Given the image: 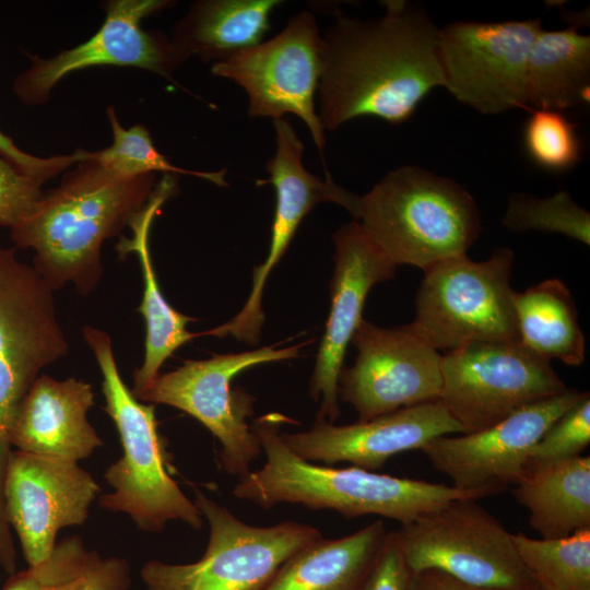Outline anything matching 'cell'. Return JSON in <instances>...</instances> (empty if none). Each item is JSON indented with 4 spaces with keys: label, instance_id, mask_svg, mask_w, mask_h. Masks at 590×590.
Here are the masks:
<instances>
[{
    "label": "cell",
    "instance_id": "cell-1",
    "mask_svg": "<svg viewBox=\"0 0 590 590\" xmlns=\"http://www.w3.org/2000/svg\"><path fill=\"white\" fill-rule=\"evenodd\" d=\"M385 8L369 20L339 14L322 36L317 113L324 130L362 116L402 123L444 86L439 27L418 4Z\"/></svg>",
    "mask_w": 590,
    "mask_h": 590
},
{
    "label": "cell",
    "instance_id": "cell-2",
    "mask_svg": "<svg viewBox=\"0 0 590 590\" xmlns=\"http://www.w3.org/2000/svg\"><path fill=\"white\" fill-rule=\"evenodd\" d=\"M156 175L119 177L90 156L44 192L11 229L17 248L34 251L33 267L52 290L67 284L86 296L103 276L102 246L150 200Z\"/></svg>",
    "mask_w": 590,
    "mask_h": 590
},
{
    "label": "cell",
    "instance_id": "cell-3",
    "mask_svg": "<svg viewBox=\"0 0 590 590\" xmlns=\"http://www.w3.org/2000/svg\"><path fill=\"white\" fill-rule=\"evenodd\" d=\"M285 422L293 421L275 412L253 420L250 427L266 455V463L239 477L233 489L236 498L264 509L286 503L311 510H334L347 519L376 515L401 524L450 500L474 499L445 484L391 476L354 465L332 468L306 461L283 441L281 426Z\"/></svg>",
    "mask_w": 590,
    "mask_h": 590
},
{
    "label": "cell",
    "instance_id": "cell-4",
    "mask_svg": "<svg viewBox=\"0 0 590 590\" xmlns=\"http://www.w3.org/2000/svg\"><path fill=\"white\" fill-rule=\"evenodd\" d=\"M350 213L397 267L423 271L467 255L482 231L464 187L414 165L388 172L366 194H356Z\"/></svg>",
    "mask_w": 590,
    "mask_h": 590
},
{
    "label": "cell",
    "instance_id": "cell-5",
    "mask_svg": "<svg viewBox=\"0 0 590 590\" xmlns=\"http://www.w3.org/2000/svg\"><path fill=\"white\" fill-rule=\"evenodd\" d=\"M82 333L102 373L104 410L122 446V456L105 472L113 491L99 497V506L127 514L144 532H161L173 520L202 528L201 511L168 472L169 455L157 430L155 405L140 401L122 380L107 332L85 326Z\"/></svg>",
    "mask_w": 590,
    "mask_h": 590
},
{
    "label": "cell",
    "instance_id": "cell-6",
    "mask_svg": "<svg viewBox=\"0 0 590 590\" xmlns=\"http://www.w3.org/2000/svg\"><path fill=\"white\" fill-rule=\"evenodd\" d=\"M514 259L505 247L483 261L464 255L423 271L415 317L406 329L445 353L474 342L519 343L510 286Z\"/></svg>",
    "mask_w": 590,
    "mask_h": 590
},
{
    "label": "cell",
    "instance_id": "cell-7",
    "mask_svg": "<svg viewBox=\"0 0 590 590\" xmlns=\"http://www.w3.org/2000/svg\"><path fill=\"white\" fill-rule=\"evenodd\" d=\"M52 294L33 266L0 246V536L10 530L3 487L16 412L40 371L69 350Z\"/></svg>",
    "mask_w": 590,
    "mask_h": 590
},
{
    "label": "cell",
    "instance_id": "cell-8",
    "mask_svg": "<svg viewBox=\"0 0 590 590\" xmlns=\"http://www.w3.org/2000/svg\"><path fill=\"white\" fill-rule=\"evenodd\" d=\"M193 503L210 527L203 556L190 564L146 562L140 578L148 590H261L290 557L323 538L296 521L248 524L198 488Z\"/></svg>",
    "mask_w": 590,
    "mask_h": 590
},
{
    "label": "cell",
    "instance_id": "cell-9",
    "mask_svg": "<svg viewBox=\"0 0 590 590\" xmlns=\"http://www.w3.org/2000/svg\"><path fill=\"white\" fill-rule=\"evenodd\" d=\"M394 532L412 574L436 569L479 588L536 590L511 533L475 499L450 500Z\"/></svg>",
    "mask_w": 590,
    "mask_h": 590
},
{
    "label": "cell",
    "instance_id": "cell-10",
    "mask_svg": "<svg viewBox=\"0 0 590 590\" xmlns=\"http://www.w3.org/2000/svg\"><path fill=\"white\" fill-rule=\"evenodd\" d=\"M302 345L263 346L208 359H186L175 370L160 374L137 398L176 408L199 421L221 445L223 471L241 477L262 449L247 423L253 414L255 399L241 388L232 389L231 382L250 367L296 357Z\"/></svg>",
    "mask_w": 590,
    "mask_h": 590
},
{
    "label": "cell",
    "instance_id": "cell-11",
    "mask_svg": "<svg viewBox=\"0 0 590 590\" xmlns=\"http://www.w3.org/2000/svg\"><path fill=\"white\" fill-rule=\"evenodd\" d=\"M567 389L551 362L520 343L474 342L441 355L438 400L463 434Z\"/></svg>",
    "mask_w": 590,
    "mask_h": 590
},
{
    "label": "cell",
    "instance_id": "cell-12",
    "mask_svg": "<svg viewBox=\"0 0 590 590\" xmlns=\"http://www.w3.org/2000/svg\"><path fill=\"white\" fill-rule=\"evenodd\" d=\"M322 36L315 15L299 11L269 40L214 62L212 73L232 80L248 96L252 118L282 119L293 114L305 122L326 168V134L315 95L322 69Z\"/></svg>",
    "mask_w": 590,
    "mask_h": 590
},
{
    "label": "cell",
    "instance_id": "cell-13",
    "mask_svg": "<svg viewBox=\"0 0 590 590\" xmlns=\"http://www.w3.org/2000/svg\"><path fill=\"white\" fill-rule=\"evenodd\" d=\"M541 19L457 21L439 28L444 86L484 115L529 109L528 61Z\"/></svg>",
    "mask_w": 590,
    "mask_h": 590
},
{
    "label": "cell",
    "instance_id": "cell-14",
    "mask_svg": "<svg viewBox=\"0 0 590 590\" xmlns=\"http://www.w3.org/2000/svg\"><path fill=\"white\" fill-rule=\"evenodd\" d=\"M588 393L567 389L528 404L482 430L437 437L421 451L452 481L453 487L474 499L498 494L521 480L532 447Z\"/></svg>",
    "mask_w": 590,
    "mask_h": 590
},
{
    "label": "cell",
    "instance_id": "cell-15",
    "mask_svg": "<svg viewBox=\"0 0 590 590\" xmlns=\"http://www.w3.org/2000/svg\"><path fill=\"white\" fill-rule=\"evenodd\" d=\"M170 4L167 0L108 1L102 26L84 43L50 58L27 54L31 64L14 80V94L26 105H40L64 76L103 66L139 68L175 82V71L188 59L170 38L141 26L142 20Z\"/></svg>",
    "mask_w": 590,
    "mask_h": 590
},
{
    "label": "cell",
    "instance_id": "cell-16",
    "mask_svg": "<svg viewBox=\"0 0 590 590\" xmlns=\"http://www.w3.org/2000/svg\"><path fill=\"white\" fill-rule=\"evenodd\" d=\"M351 343L357 355L341 369L338 396L358 421L438 400L441 354L405 326L381 328L363 319Z\"/></svg>",
    "mask_w": 590,
    "mask_h": 590
},
{
    "label": "cell",
    "instance_id": "cell-17",
    "mask_svg": "<svg viewBox=\"0 0 590 590\" xmlns=\"http://www.w3.org/2000/svg\"><path fill=\"white\" fill-rule=\"evenodd\" d=\"M99 493L92 474L75 462L12 451L3 487L5 512L30 567L49 558L59 530L86 521Z\"/></svg>",
    "mask_w": 590,
    "mask_h": 590
},
{
    "label": "cell",
    "instance_id": "cell-18",
    "mask_svg": "<svg viewBox=\"0 0 590 590\" xmlns=\"http://www.w3.org/2000/svg\"><path fill=\"white\" fill-rule=\"evenodd\" d=\"M332 239L335 252L330 281L331 306L309 393L314 401L320 402L317 417L334 424L340 416L338 380L346 349L363 320L365 300L373 286L394 276L397 266L355 220L342 225Z\"/></svg>",
    "mask_w": 590,
    "mask_h": 590
},
{
    "label": "cell",
    "instance_id": "cell-19",
    "mask_svg": "<svg viewBox=\"0 0 590 590\" xmlns=\"http://www.w3.org/2000/svg\"><path fill=\"white\" fill-rule=\"evenodd\" d=\"M463 434L462 427L439 401L403 408L368 421L334 425L317 417L303 432L281 433L285 445L299 458L323 465L350 462L376 471L406 450L422 449L433 439Z\"/></svg>",
    "mask_w": 590,
    "mask_h": 590
},
{
    "label": "cell",
    "instance_id": "cell-20",
    "mask_svg": "<svg viewBox=\"0 0 590 590\" xmlns=\"http://www.w3.org/2000/svg\"><path fill=\"white\" fill-rule=\"evenodd\" d=\"M93 404L94 391L88 382L75 377L58 380L40 375L16 412L12 447L78 463L103 446L86 416Z\"/></svg>",
    "mask_w": 590,
    "mask_h": 590
},
{
    "label": "cell",
    "instance_id": "cell-21",
    "mask_svg": "<svg viewBox=\"0 0 590 590\" xmlns=\"http://www.w3.org/2000/svg\"><path fill=\"white\" fill-rule=\"evenodd\" d=\"M175 189V176L163 175L148 203L129 223L132 237H122L116 246L120 258L130 253L137 255L143 279L142 300L137 310L145 322V343L143 363L133 373L131 390L135 397L155 380L163 364L176 350L201 337V333L187 331L186 326L194 319L180 314L165 299L150 251L149 237L152 223Z\"/></svg>",
    "mask_w": 590,
    "mask_h": 590
},
{
    "label": "cell",
    "instance_id": "cell-22",
    "mask_svg": "<svg viewBox=\"0 0 590 590\" xmlns=\"http://www.w3.org/2000/svg\"><path fill=\"white\" fill-rule=\"evenodd\" d=\"M381 520L319 539L290 557L261 590H361L387 536Z\"/></svg>",
    "mask_w": 590,
    "mask_h": 590
},
{
    "label": "cell",
    "instance_id": "cell-23",
    "mask_svg": "<svg viewBox=\"0 0 590 590\" xmlns=\"http://www.w3.org/2000/svg\"><path fill=\"white\" fill-rule=\"evenodd\" d=\"M279 0H200L175 25L170 38L189 59L224 61L262 42Z\"/></svg>",
    "mask_w": 590,
    "mask_h": 590
},
{
    "label": "cell",
    "instance_id": "cell-24",
    "mask_svg": "<svg viewBox=\"0 0 590 590\" xmlns=\"http://www.w3.org/2000/svg\"><path fill=\"white\" fill-rule=\"evenodd\" d=\"M517 502L543 539L590 529V457L577 456L531 469L514 486Z\"/></svg>",
    "mask_w": 590,
    "mask_h": 590
},
{
    "label": "cell",
    "instance_id": "cell-25",
    "mask_svg": "<svg viewBox=\"0 0 590 590\" xmlns=\"http://www.w3.org/2000/svg\"><path fill=\"white\" fill-rule=\"evenodd\" d=\"M576 24L557 31L541 30L528 61L529 106L563 111L590 101V36Z\"/></svg>",
    "mask_w": 590,
    "mask_h": 590
},
{
    "label": "cell",
    "instance_id": "cell-26",
    "mask_svg": "<svg viewBox=\"0 0 590 590\" xmlns=\"http://www.w3.org/2000/svg\"><path fill=\"white\" fill-rule=\"evenodd\" d=\"M519 343L548 362L568 366L585 361L586 341L570 291L559 279H548L515 292Z\"/></svg>",
    "mask_w": 590,
    "mask_h": 590
},
{
    "label": "cell",
    "instance_id": "cell-27",
    "mask_svg": "<svg viewBox=\"0 0 590 590\" xmlns=\"http://www.w3.org/2000/svg\"><path fill=\"white\" fill-rule=\"evenodd\" d=\"M518 556L543 590H590V529L556 539L511 533Z\"/></svg>",
    "mask_w": 590,
    "mask_h": 590
},
{
    "label": "cell",
    "instance_id": "cell-28",
    "mask_svg": "<svg viewBox=\"0 0 590 590\" xmlns=\"http://www.w3.org/2000/svg\"><path fill=\"white\" fill-rule=\"evenodd\" d=\"M37 568L40 590H128L131 586L126 559L103 557L79 536L58 541L49 558Z\"/></svg>",
    "mask_w": 590,
    "mask_h": 590
},
{
    "label": "cell",
    "instance_id": "cell-29",
    "mask_svg": "<svg viewBox=\"0 0 590 590\" xmlns=\"http://www.w3.org/2000/svg\"><path fill=\"white\" fill-rule=\"evenodd\" d=\"M107 117L113 131V143L106 149L90 152L91 158L106 170L123 178L156 173L173 176L191 175L220 187L227 186L226 169L205 172L178 167L155 148L144 126L123 128L113 106L107 108Z\"/></svg>",
    "mask_w": 590,
    "mask_h": 590
},
{
    "label": "cell",
    "instance_id": "cell-30",
    "mask_svg": "<svg viewBox=\"0 0 590 590\" xmlns=\"http://www.w3.org/2000/svg\"><path fill=\"white\" fill-rule=\"evenodd\" d=\"M502 224L515 233L529 229L557 233L590 245V213L566 190L545 198L524 192L511 194Z\"/></svg>",
    "mask_w": 590,
    "mask_h": 590
},
{
    "label": "cell",
    "instance_id": "cell-31",
    "mask_svg": "<svg viewBox=\"0 0 590 590\" xmlns=\"http://www.w3.org/2000/svg\"><path fill=\"white\" fill-rule=\"evenodd\" d=\"M523 143L530 158L551 172L569 170L581 157L577 126L556 110H531L524 125Z\"/></svg>",
    "mask_w": 590,
    "mask_h": 590
},
{
    "label": "cell",
    "instance_id": "cell-32",
    "mask_svg": "<svg viewBox=\"0 0 590 590\" xmlns=\"http://www.w3.org/2000/svg\"><path fill=\"white\" fill-rule=\"evenodd\" d=\"M590 444L589 393L563 414L530 450L526 472L579 456Z\"/></svg>",
    "mask_w": 590,
    "mask_h": 590
},
{
    "label": "cell",
    "instance_id": "cell-33",
    "mask_svg": "<svg viewBox=\"0 0 590 590\" xmlns=\"http://www.w3.org/2000/svg\"><path fill=\"white\" fill-rule=\"evenodd\" d=\"M42 185L0 156V226L21 221L42 198Z\"/></svg>",
    "mask_w": 590,
    "mask_h": 590
},
{
    "label": "cell",
    "instance_id": "cell-34",
    "mask_svg": "<svg viewBox=\"0 0 590 590\" xmlns=\"http://www.w3.org/2000/svg\"><path fill=\"white\" fill-rule=\"evenodd\" d=\"M0 156L9 161L22 173L45 182L63 170H68L87 157L85 150L71 154H60L49 157H38L24 152L0 130Z\"/></svg>",
    "mask_w": 590,
    "mask_h": 590
},
{
    "label": "cell",
    "instance_id": "cell-35",
    "mask_svg": "<svg viewBox=\"0 0 590 590\" xmlns=\"http://www.w3.org/2000/svg\"><path fill=\"white\" fill-rule=\"evenodd\" d=\"M410 576L396 532H388L361 590H409Z\"/></svg>",
    "mask_w": 590,
    "mask_h": 590
},
{
    "label": "cell",
    "instance_id": "cell-36",
    "mask_svg": "<svg viewBox=\"0 0 590 590\" xmlns=\"http://www.w3.org/2000/svg\"><path fill=\"white\" fill-rule=\"evenodd\" d=\"M409 590H494L464 583L450 575L436 569L411 573Z\"/></svg>",
    "mask_w": 590,
    "mask_h": 590
},
{
    "label": "cell",
    "instance_id": "cell-37",
    "mask_svg": "<svg viewBox=\"0 0 590 590\" xmlns=\"http://www.w3.org/2000/svg\"><path fill=\"white\" fill-rule=\"evenodd\" d=\"M1 590H40L37 566L12 574Z\"/></svg>",
    "mask_w": 590,
    "mask_h": 590
},
{
    "label": "cell",
    "instance_id": "cell-38",
    "mask_svg": "<svg viewBox=\"0 0 590 590\" xmlns=\"http://www.w3.org/2000/svg\"><path fill=\"white\" fill-rule=\"evenodd\" d=\"M536 590H543V589H540V588L536 587Z\"/></svg>",
    "mask_w": 590,
    "mask_h": 590
}]
</instances>
